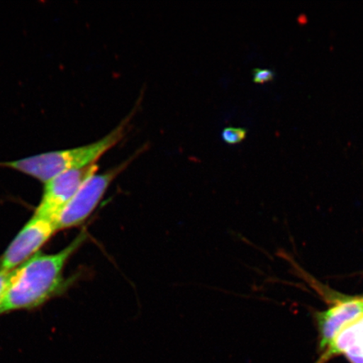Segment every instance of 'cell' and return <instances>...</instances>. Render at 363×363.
I'll return each mask as SVG.
<instances>
[{
    "label": "cell",
    "mask_w": 363,
    "mask_h": 363,
    "mask_svg": "<svg viewBox=\"0 0 363 363\" xmlns=\"http://www.w3.org/2000/svg\"><path fill=\"white\" fill-rule=\"evenodd\" d=\"M142 99L140 96L135 107L120 125L98 142L79 147L38 154L20 160L0 162V167L22 172L45 184L67 172L95 165L99 158L123 140Z\"/></svg>",
    "instance_id": "7a4b0ae2"
},
{
    "label": "cell",
    "mask_w": 363,
    "mask_h": 363,
    "mask_svg": "<svg viewBox=\"0 0 363 363\" xmlns=\"http://www.w3.org/2000/svg\"><path fill=\"white\" fill-rule=\"evenodd\" d=\"M253 82L257 84H264L267 82L274 80L275 72L267 68L257 67L253 70Z\"/></svg>",
    "instance_id": "ba28073f"
},
{
    "label": "cell",
    "mask_w": 363,
    "mask_h": 363,
    "mask_svg": "<svg viewBox=\"0 0 363 363\" xmlns=\"http://www.w3.org/2000/svg\"><path fill=\"white\" fill-rule=\"evenodd\" d=\"M247 130L238 127H227L222 133V139L230 145L242 143L247 136Z\"/></svg>",
    "instance_id": "52a82bcc"
},
{
    "label": "cell",
    "mask_w": 363,
    "mask_h": 363,
    "mask_svg": "<svg viewBox=\"0 0 363 363\" xmlns=\"http://www.w3.org/2000/svg\"><path fill=\"white\" fill-rule=\"evenodd\" d=\"M57 231L55 222L34 214L0 256V271L12 272L30 259Z\"/></svg>",
    "instance_id": "277c9868"
},
{
    "label": "cell",
    "mask_w": 363,
    "mask_h": 363,
    "mask_svg": "<svg viewBox=\"0 0 363 363\" xmlns=\"http://www.w3.org/2000/svg\"><path fill=\"white\" fill-rule=\"evenodd\" d=\"M147 148V145H145L120 164L103 174L90 176L57 217L55 225L57 231L84 224L98 207L112 182Z\"/></svg>",
    "instance_id": "3957f363"
},
{
    "label": "cell",
    "mask_w": 363,
    "mask_h": 363,
    "mask_svg": "<svg viewBox=\"0 0 363 363\" xmlns=\"http://www.w3.org/2000/svg\"><path fill=\"white\" fill-rule=\"evenodd\" d=\"M11 274V272L0 271V305H1L4 293L6 291Z\"/></svg>",
    "instance_id": "9c48e42d"
},
{
    "label": "cell",
    "mask_w": 363,
    "mask_h": 363,
    "mask_svg": "<svg viewBox=\"0 0 363 363\" xmlns=\"http://www.w3.org/2000/svg\"><path fill=\"white\" fill-rule=\"evenodd\" d=\"M363 317V298H345L328 310L318 313L320 351L323 352L343 329Z\"/></svg>",
    "instance_id": "8992f818"
},
{
    "label": "cell",
    "mask_w": 363,
    "mask_h": 363,
    "mask_svg": "<svg viewBox=\"0 0 363 363\" xmlns=\"http://www.w3.org/2000/svg\"><path fill=\"white\" fill-rule=\"evenodd\" d=\"M351 363H363V352L357 347H352L344 354Z\"/></svg>",
    "instance_id": "30bf717a"
},
{
    "label": "cell",
    "mask_w": 363,
    "mask_h": 363,
    "mask_svg": "<svg viewBox=\"0 0 363 363\" xmlns=\"http://www.w3.org/2000/svg\"><path fill=\"white\" fill-rule=\"evenodd\" d=\"M98 165L72 170L58 175L45 184L44 191L34 214L55 222L57 217L90 176L96 174Z\"/></svg>",
    "instance_id": "5b68a950"
},
{
    "label": "cell",
    "mask_w": 363,
    "mask_h": 363,
    "mask_svg": "<svg viewBox=\"0 0 363 363\" xmlns=\"http://www.w3.org/2000/svg\"><path fill=\"white\" fill-rule=\"evenodd\" d=\"M87 238L88 234L83 230L60 252H38L12 271L0 305V315L34 310L65 291L68 284L65 267Z\"/></svg>",
    "instance_id": "6da1fadb"
}]
</instances>
